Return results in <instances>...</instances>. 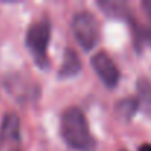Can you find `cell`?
Here are the masks:
<instances>
[{
    "instance_id": "cell-1",
    "label": "cell",
    "mask_w": 151,
    "mask_h": 151,
    "mask_svg": "<svg viewBox=\"0 0 151 151\" xmlns=\"http://www.w3.org/2000/svg\"><path fill=\"white\" fill-rule=\"evenodd\" d=\"M61 135L65 144L77 151H95L96 142L91 133L85 113L77 107H70L61 117Z\"/></svg>"
},
{
    "instance_id": "cell-2",
    "label": "cell",
    "mask_w": 151,
    "mask_h": 151,
    "mask_svg": "<svg viewBox=\"0 0 151 151\" xmlns=\"http://www.w3.org/2000/svg\"><path fill=\"white\" fill-rule=\"evenodd\" d=\"M50 19L49 17H42L36 21H33L27 30L25 34V45L30 50L34 62L40 68L49 67V56H47V47L50 42Z\"/></svg>"
},
{
    "instance_id": "cell-3",
    "label": "cell",
    "mask_w": 151,
    "mask_h": 151,
    "mask_svg": "<svg viewBox=\"0 0 151 151\" xmlns=\"http://www.w3.org/2000/svg\"><path fill=\"white\" fill-rule=\"evenodd\" d=\"M71 28L74 37L83 50H91L96 46L101 36V25L96 17L91 12H79L76 14L71 22Z\"/></svg>"
},
{
    "instance_id": "cell-4",
    "label": "cell",
    "mask_w": 151,
    "mask_h": 151,
    "mask_svg": "<svg viewBox=\"0 0 151 151\" xmlns=\"http://www.w3.org/2000/svg\"><path fill=\"white\" fill-rule=\"evenodd\" d=\"M91 64L96 73V76L101 79V82L113 89L119 85L120 82V71H119V67L114 64V61L111 59V56L105 52H98L92 56L91 59Z\"/></svg>"
},
{
    "instance_id": "cell-5",
    "label": "cell",
    "mask_w": 151,
    "mask_h": 151,
    "mask_svg": "<svg viewBox=\"0 0 151 151\" xmlns=\"http://www.w3.org/2000/svg\"><path fill=\"white\" fill-rule=\"evenodd\" d=\"M82 70V59L77 53V50L73 47H65L62 62L58 71V77L59 79H70L77 76Z\"/></svg>"
},
{
    "instance_id": "cell-6",
    "label": "cell",
    "mask_w": 151,
    "mask_h": 151,
    "mask_svg": "<svg viewBox=\"0 0 151 151\" xmlns=\"http://www.w3.org/2000/svg\"><path fill=\"white\" fill-rule=\"evenodd\" d=\"M21 132H19V117L15 113H6L3 116L2 124H0V147L19 141Z\"/></svg>"
},
{
    "instance_id": "cell-7",
    "label": "cell",
    "mask_w": 151,
    "mask_h": 151,
    "mask_svg": "<svg viewBox=\"0 0 151 151\" xmlns=\"http://www.w3.org/2000/svg\"><path fill=\"white\" fill-rule=\"evenodd\" d=\"M136 92H138V104L141 111L151 119V82L145 77L138 79L136 82Z\"/></svg>"
},
{
    "instance_id": "cell-8",
    "label": "cell",
    "mask_w": 151,
    "mask_h": 151,
    "mask_svg": "<svg viewBox=\"0 0 151 151\" xmlns=\"http://www.w3.org/2000/svg\"><path fill=\"white\" fill-rule=\"evenodd\" d=\"M98 6L110 17L114 18H124L127 19L130 17V11L127 8L126 3L123 2H108V0H104V2H98Z\"/></svg>"
},
{
    "instance_id": "cell-9",
    "label": "cell",
    "mask_w": 151,
    "mask_h": 151,
    "mask_svg": "<svg viewBox=\"0 0 151 151\" xmlns=\"http://www.w3.org/2000/svg\"><path fill=\"white\" fill-rule=\"evenodd\" d=\"M138 110H139V104H138V99H135V98H124L116 104L117 114L126 120H130Z\"/></svg>"
},
{
    "instance_id": "cell-10",
    "label": "cell",
    "mask_w": 151,
    "mask_h": 151,
    "mask_svg": "<svg viewBox=\"0 0 151 151\" xmlns=\"http://www.w3.org/2000/svg\"><path fill=\"white\" fill-rule=\"evenodd\" d=\"M142 8L147 12V15L151 18V0H147V2H142Z\"/></svg>"
},
{
    "instance_id": "cell-11",
    "label": "cell",
    "mask_w": 151,
    "mask_h": 151,
    "mask_svg": "<svg viewBox=\"0 0 151 151\" xmlns=\"http://www.w3.org/2000/svg\"><path fill=\"white\" fill-rule=\"evenodd\" d=\"M138 151H151V144H142Z\"/></svg>"
},
{
    "instance_id": "cell-12",
    "label": "cell",
    "mask_w": 151,
    "mask_h": 151,
    "mask_svg": "<svg viewBox=\"0 0 151 151\" xmlns=\"http://www.w3.org/2000/svg\"><path fill=\"white\" fill-rule=\"evenodd\" d=\"M122 151H126V150H122Z\"/></svg>"
},
{
    "instance_id": "cell-13",
    "label": "cell",
    "mask_w": 151,
    "mask_h": 151,
    "mask_svg": "<svg viewBox=\"0 0 151 151\" xmlns=\"http://www.w3.org/2000/svg\"><path fill=\"white\" fill-rule=\"evenodd\" d=\"M14 151H17V150H14Z\"/></svg>"
}]
</instances>
